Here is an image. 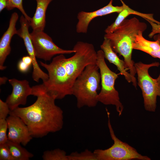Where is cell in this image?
Listing matches in <instances>:
<instances>
[{
	"label": "cell",
	"instance_id": "9",
	"mask_svg": "<svg viewBox=\"0 0 160 160\" xmlns=\"http://www.w3.org/2000/svg\"><path fill=\"white\" fill-rule=\"evenodd\" d=\"M6 120L8 140L26 145L33 138L26 124L20 117L11 114H9Z\"/></svg>",
	"mask_w": 160,
	"mask_h": 160
},
{
	"label": "cell",
	"instance_id": "25",
	"mask_svg": "<svg viewBox=\"0 0 160 160\" xmlns=\"http://www.w3.org/2000/svg\"><path fill=\"white\" fill-rule=\"evenodd\" d=\"M10 110L6 103L0 99V119H6Z\"/></svg>",
	"mask_w": 160,
	"mask_h": 160
},
{
	"label": "cell",
	"instance_id": "19",
	"mask_svg": "<svg viewBox=\"0 0 160 160\" xmlns=\"http://www.w3.org/2000/svg\"><path fill=\"white\" fill-rule=\"evenodd\" d=\"M68 160H97L94 152L88 149L79 153L75 151L68 155Z\"/></svg>",
	"mask_w": 160,
	"mask_h": 160
},
{
	"label": "cell",
	"instance_id": "10",
	"mask_svg": "<svg viewBox=\"0 0 160 160\" xmlns=\"http://www.w3.org/2000/svg\"><path fill=\"white\" fill-rule=\"evenodd\" d=\"M12 87V93L7 98L6 102L10 111L19 107L25 105L28 97L32 95V88L26 80H19L15 79L8 80Z\"/></svg>",
	"mask_w": 160,
	"mask_h": 160
},
{
	"label": "cell",
	"instance_id": "2",
	"mask_svg": "<svg viewBox=\"0 0 160 160\" xmlns=\"http://www.w3.org/2000/svg\"><path fill=\"white\" fill-rule=\"evenodd\" d=\"M147 28L146 24L135 17L124 20L112 33H105L104 38L109 39L113 50L124 58L126 68L132 76L134 86H137L135 77L136 73L134 63L132 59V46L136 36L140 31L144 32Z\"/></svg>",
	"mask_w": 160,
	"mask_h": 160
},
{
	"label": "cell",
	"instance_id": "7",
	"mask_svg": "<svg viewBox=\"0 0 160 160\" xmlns=\"http://www.w3.org/2000/svg\"><path fill=\"white\" fill-rule=\"evenodd\" d=\"M108 125L113 145L105 149H97L93 151L97 160H151L148 156L140 154L134 148L120 140L116 136L110 120V113L106 109Z\"/></svg>",
	"mask_w": 160,
	"mask_h": 160
},
{
	"label": "cell",
	"instance_id": "15",
	"mask_svg": "<svg viewBox=\"0 0 160 160\" xmlns=\"http://www.w3.org/2000/svg\"><path fill=\"white\" fill-rule=\"evenodd\" d=\"M36 7L30 22L33 31H44L46 25V13L48 6L53 0H35Z\"/></svg>",
	"mask_w": 160,
	"mask_h": 160
},
{
	"label": "cell",
	"instance_id": "5",
	"mask_svg": "<svg viewBox=\"0 0 160 160\" xmlns=\"http://www.w3.org/2000/svg\"><path fill=\"white\" fill-rule=\"evenodd\" d=\"M102 50L97 52L96 64L101 75V89L97 96V100L105 105H114L120 116L122 114L124 107L120 100L119 93L115 87V83L118 74L112 71L107 66Z\"/></svg>",
	"mask_w": 160,
	"mask_h": 160
},
{
	"label": "cell",
	"instance_id": "11",
	"mask_svg": "<svg viewBox=\"0 0 160 160\" xmlns=\"http://www.w3.org/2000/svg\"><path fill=\"white\" fill-rule=\"evenodd\" d=\"M113 0H110L108 5L97 10L91 12L81 11L77 14L78 22L76 25V31L78 33H86L91 21L96 17L115 12L119 13L124 8L123 4L121 6H114Z\"/></svg>",
	"mask_w": 160,
	"mask_h": 160
},
{
	"label": "cell",
	"instance_id": "8",
	"mask_svg": "<svg viewBox=\"0 0 160 160\" xmlns=\"http://www.w3.org/2000/svg\"><path fill=\"white\" fill-rule=\"evenodd\" d=\"M30 35L36 57L45 61L50 60L57 55L70 54L76 52L73 49L66 50L60 48L43 31H33Z\"/></svg>",
	"mask_w": 160,
	"mask_h": 160
},
{
	"label": "cell",
	"instance_id": "3",
	"mask_svg": "<svg viewBox=\"0 0 160 160\" xmlns=\"http://www.w3.org/2000/svg\"><path fill=\"white\" fill-rule=\"evenodd\" d=\"M96 64L87 65L74 83L72 95L76 99L78 108L84 106L95 107L98 101L97 91L100 89L101 75Z\"/></svg>",
	"mask_w": 160,
	"mask_h": 160
},
{
	"label": "cell",
	"instance_id": "18",
	"mask_svg": "<svg viewBox=\"0 0 160 160\" xmlns=\"http://www.w3.org/2000/svg\"><path fill=\"white\" fill-rule=\"evenodd\" d=\"M42 157L44 160H68L66 152L59 148L44 151Z\"/></svg>",
	"mask_w": 160,
	"mask_h": 160
},
{
	"label": "cell",
	"instance_id": "31",
	"mask_svg": "<svg viewBox=\"0 0 160 160\" xmlns=\"http://www.w3.org/2000/svg\"><path fill=\"white\" fill-rule=\"evenodd\" d=\"M156 79L158 84L160 86V73L158 77Z\"/></svg>",
	"mask_w": 160,
	"mask_h": 160
},
{
	"label": "cell",
	"instance_id": "17",
	"mask_svg": "<svg viewBox=\"0 0 160 160\" xmlns=\"http://www.w3.org/2000/svg\"><path fill=\"white\" fill-rule=\"evenodd\" d=\"M6 144L14 160H28L33 156L32 153L22 147L20 144L8 140Z\"/></svg>",
	"mask_w": 160,
	"mask_h": 160
},
{
	"label": "cell",
	"instance_id": "16",
	"mask_svg": "<svg viewBox=\"0 0 160 160\" xmlns=\"http://www.w3.org/2000/svg\"><path fill=\"white\" fill-rule=\"evenodd\" d=\"M120 0L124 6V8L119 13L115 21L105 29V32L106 33L113 32L125 18L130 15H136L147 19H149L151 18V14H143L135 11L130 8L125 4L122 0Z\"/></svg>",
	"mask_w": 160,
	"mask_h": 160
},
{
	"label": "cell",
	"instance_id": "22",
	"mask_svg": "<svg viewBox=\"0 0 160 160\" xmlns=\"http://www.w3.org/2000/svg\"><path fill=\"white\" fill-rule=\"evenodd\" d=\"M8 129L6 119H0V145L5 144L8 141L7 132Z\"/></svg>",
	"mask_w": 160,
	"mask_h": 160
},
{
	"label": "cell",
	"instance_id": "29",
	"mask_svg": "<svg viewBox=\"0 0 160 160\" xmlns=\"http://www.w3.org/2000/svg\"><path fill=\"white\" fill-rule=\"evenodd\" d=\"M8 78L5 77H1L0 78V84H4L8 80Z\"/></svg>",
	"mask_w": 160,
	"mask_h": 160
},
{
	"label": "cell",
	"instance_id": "26",
	"mask_svg": "<svg viewBox=\"0 0 160 160\" xmlns=\"http://www.w3.org/2000/svg\"><path fill=\"white\" fill-rule=\"evenodd\" d=\"M30 67L24 63L22 60L20 61L17 65L18 70L21 72L25 73L29 70Z\"/></svg>",
	"mask_w": 160,
	"mask_h": 160
},
{
	"label": "cell",
	"instance_id": "12",
	"mask_svg": "<svg viewBox=\"0 0 160 160\" xmlns=\"http://www.w3.org/2000/svg\"><path fill=\"white\" fill-rule=\"evenodd\" d=\"M19 16L17 12L11 15L8 27L1 38L0 40V69L2 71L6 68L4 64L7 56L11 51L10 43L13 36L17 34L16 24Z\"/></svg>",
	"mask_w": 160,
	"mask_h": 160
},
{
	"label": "cell",
	"instance_id": "27",
	"mask_svg": "<svg viewBox=\"0 0 160 160\" xmlns=\"http://www.w3.org/2000/svg\"><path fill=\"white\" fill-rule=\"evenodd\" d=\"M21 60L25 64L30 67L32 65V60L29 56H26L23 57Z\"/></svg>",
	"mask_w": 160,
	"mask_h": 160
},
{
	"label": "cell",
	"instance_id": "23",
	"mask_svg": "<svg viewBox=\"0 0 160 160\" xmlns=\"http://www.w3.org/2000/svg\"><path fill=\"white\" fill-rule=\"evenodd\" d=\"M132 47L133 49L142 51L153 57L159 58L160 59V51H155L151 48L140 45L135 42L133 44Z\"/></svg>",
	"mask_w": 160,
	"mask_h": 160
},
{
	"label": "cell",
	"instance_id": "20",
	"mask_svg": "<svg viewBox=\"0 0 160 160\" xmlns=\"http://www.w3.org/2000/svg\"><path fill=\"white\" fill-rule=\"evenodd\" d=\"M144 32L140 31L136 36L135 42L141 46L148 47L155 51H160V45L157 41H151L145 39L143 36Z\"/></svg>",
	"mask_w": 160,
	"mask_h": 160
},
{
	"label": "cell",
	"instance_id": "6",
	"mask_svg": "<svg viewBox=\"0 0 160 160\" xmlns=\"http://www.w3.org/2000/svg\"><path fill=\"white\" fill-rule=\"evenodd\" d=\"M160 64L154 62L146 64L141 62L134 63L137 75V84L140 88L143 99L144 107L148 111L154 112L157 107V98L160 97V86L156 79L153 78L148 73L152 67H158Z\"/></svg>",
	"mask_w": 160,
	"mask_h": 160
},
{
	"label": "cell",
	"instance_id": "13",
	"mask_svg": "<svg viewBox=\"0 0 160 160\" xmlns=\"http://www.w3.org/2000/svg\"><path fill=\"white\" fill-rule=\"evenodd\" d=\"M100 48L104 52L105 58L110 63L116 66L120 73L124 76L127 81L129 83L132 82L133 85L134 82L133 78L130 73L127 71V68L124 61L120 59L116 53L113 50L110 40L104 38V40L100 45Z\"/></svg>",
	"mask_w": 160,
	"mask_h": 160
},
{
	"label": "cell",
	"instance_id": "30",
	"mask_svg": "<svg viewBox=\"0 0 160 160\" xmlns=\"http://www.w3.org/2000/svg\"><path fill=\"white\" fill-rule=\"evenodd\" d=\"M153 38L155 41H157L160 45V33L154 36Z\"/></svg>",
	"mask_w": 160,
	"mask_h": 160
},
{
	"label": "cell",
	"instance_id": "28",
	"mask_svg": "<svg viewBox=\"0 0 160 160\" xmlns=\"http://www.w3.org/2000/svg\"><path fill=\"white\" fill-rule=\"evenodd\" d=\"M8 0H0V12H1L4 8H6Z\"/></svg>",
	"mask_w": 160,
	"mask_h": 160
},
{
	"label": "cell",
	"instance_id": "14",
	"mask_svg": "<svg viewBox=\"0 0 160 160\" xmlns=\"http://www.w3.org/2000/svg\"><path fill=\"white\" fill-rule=\"evenodd\" d=\"M20 27L17 30V34L23 40L27 52L32 59L33 70L37 71L40 69V67L36 60L30 33L28 31L29 27L30 26V22L23 15L20 17Z\"/></svg>",
	"mask_w": 160,
	"mask_h": 160
},
{
	"label": "cell",
	"instance_id": "4",
	"mask_svg": "<svg viewBox=\"0 0 160 160\" xmlns=\"http://www.w3.org/2000/svg\"><path fill=\"white\" fill-rule=\"evenodd\" d=\"M63 54L54 57L49 64L40 62V64L48 72L49 78L40 84L42 89L56 99H61L66 96L72 95L69 88L64 65Z\"/></svg>",
	"mask_w": 160,
	"mask_h": 160
},
{
	"label": "cell",
	"instance_id": "1",
	"mask_svg": "<svg viewBox=\"0 0 160 160\" xmlns=\"http://www.w3.org/2000/svg\"><path fill=\"white\" fill-rule=\"evenodd\" d=\"M32 88V95L37 98L36 101L27 107H18L9 114L23 120L33 137H42L60 130L63 125V111L55 104V97L44 92L39 84Z\"/></svg>",
	"mask_w": 160,
	"mask_h": 160
},
{
	"label": "cell",
	"instance_id": "24",
	"mask_svg": "<svg viewBox=\"0 0 160 160\" xmlns=\"http://www.w3.org/2000/svg\"><path fill=\"white\" fill-rule=\"evenodd\" d=\"M0 160H14L10 153L6 143L0 145Z\"/></svg>",
	"mask_w": 160,
	"mask_h": 160
},
{
	"label": "cell",
	"instance_id": "21",
	"mask_svg": "<svg viewBox=\"0 0 160 160\" xmlns=\"http://www.w3.org/2000/svg\"><path fill=\"white\" fill-rule=\"evenodd\" d=\"M23 0H8L6 9L8 10L16 8L21 12L23 15L30 22L31 17L29 16L24 10L23 4Z\"/></svg>",
	"mask_w": 160,
	"mask_h": 160
}]
</instances>
